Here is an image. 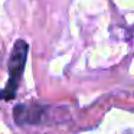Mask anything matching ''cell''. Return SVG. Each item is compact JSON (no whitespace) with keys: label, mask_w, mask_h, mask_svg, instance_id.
<instances>
[{"label":"cell","mask_w":134,"mask_h":134,"mask_svg":"<svg viewBox=\"0 0 134 134\" xmlns=\"http://www.w3.org/2000/svg\"><path fill=\"white\" fill-rule=\"evenodd\" d=\"M27 52H29V45L25 41L19 39L15 42L9 59V81L6 84V88L3 91H0V99L10 101L16 97L19 81L23 75L25 65H26Z\"/></svg>","instance_id":"6da1fadb"},{"label":"cell","mask_w":134,"mask_h":134,"mask_svg":"<svg viewBox=\"0 0 134 134\" xmlns=\"http://www.w3.org/2000/svg\"><path fill=\"white\" fill-rule=\"evenodd\" d=\"M42 108L36 105H25L19 104L13 110V118L16 124H36L41 121Z\"/></svg>","instance_id":"7a4b0ae2"}]
</instances>
